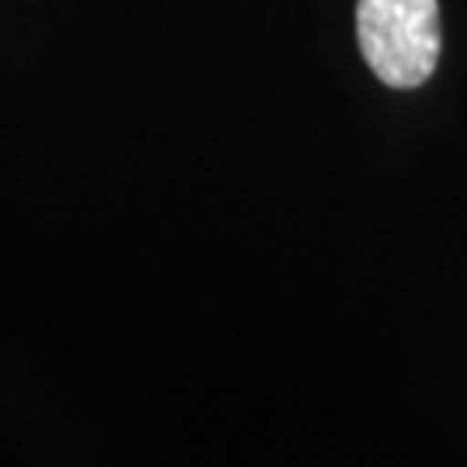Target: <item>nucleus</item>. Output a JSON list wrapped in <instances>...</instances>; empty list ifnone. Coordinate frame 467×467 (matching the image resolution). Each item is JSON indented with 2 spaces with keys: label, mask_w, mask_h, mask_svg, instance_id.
<instances>
[{
  "label": "nucleus",
  "mask_w": 467,
  "mask_h": 467,
  "mask_svg": "<svg viewBox=\"0 0 467 467\" xmlns=\"http://www.w3.org/2000/svg\"><path fill=\"white\" fill-rule=\"evenodd\" d=\"M357 42L381 84L416 90L440 63V4L436 0H360Z\"/></svg>",
  "instance_id": "nucleus-1"
}]
</instances>
